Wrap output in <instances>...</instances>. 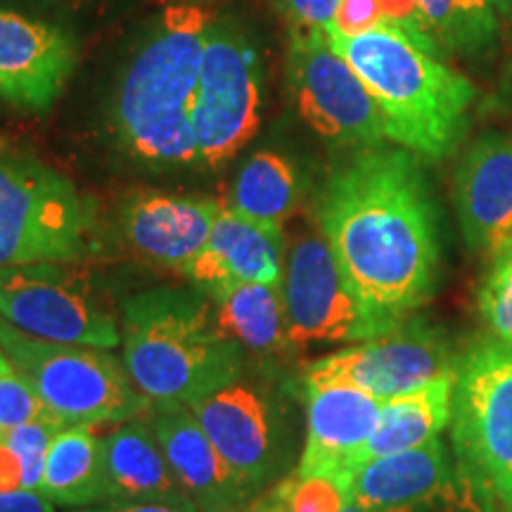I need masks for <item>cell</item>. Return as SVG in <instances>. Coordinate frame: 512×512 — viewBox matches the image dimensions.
<instances>
[{
    "instance_id": "1",
    "label": "cell",
    "mask_w": 512,
    "mask_h": 512,
    "mask_svg": "<svg viewBox=\"0 0 512 512\" xmlns=\"http://www.w3.org/2000/svg\"><path fill=\"white\" fill-rule=\"evenodd\" d=\"M316 219L375 335L413 318L434 294L439 211L422 159L411 150H358L325 178Z\"/></svg>"
},
{
    "instance_id": "2",
    "label": "cell",
    "mask_w": 512,
    "mask_h": 512,
    "mask_svg": "<svg viewBox=\"0 0 512 512\" xmlns=\"http://www.w3.org/2000/svg\"><path fill=\"white\" fill-rule=\"evenodd\" d=\"M328 38L373 95L387 140L422 162H444L465 143L479 93L444 57L422 50L389 22L358 36Z\"/></svg>"
},
{
    "instance_id": "3",
    "label": "cell",
    "mask_w": 512,
    "mask_h": 512,
    "mask_svg": "<svg viewBox=\"0 0 512 512\" xmlns=\"http://www.w3.org/2000/svg\"><path fill=\"white\" fill-rule=\"evenodd\" d=\"M124 366L150 403H183L214 392L247 366V351L216 323L202 290L157 287L124 304Z\"/></svg>"
},
{
    "instance_id": "4",
    "label": "cell",
    "mask_w": 512,
    "mask_h": 512,
    "mask_svg": "<svg viewBox=\"0 0 512 512\" xmlns=\"http://www.w3.org/2000/svg\"><path fill=\"white\" fill-rule=\"evenodd\" d=\"M209 24L211 17L200 5H169L128 64L112 119L121 147L140 162H197L192 100Z\"/></svg>"
},
{
    "instance_id": "5",
    "label": "cell",
    "mask_w": 512,
    "mask_h": 512,
    "mask_svg": "<svg viewBox=\"0 0 512 512\" xmlns=\"http://www.w3.org/2000/svg\"><path fill=\"white\" fill-rule=\"evenodd\" d=\"M453 456L484 512H512V349L494 337L458 356Z\"/></svg>"
},
{
    "instance_id": "6",
    "label": "cell",
    "mask_w": 512,
    "mask_h": 512,
    "mask_svg": "<svg viewBox=\"0 0 512 512\" xmlns=\"http://www.w3.org/2000/svg\"><path fill=\"white\" fill-rule=\"evenodd\" d=\"M0 349L62 425H121L150 411L110 349L31 337L0 318Z\"/></svg>"
},
{
    "instance_id": "7",
    "label": "cell",
    "mask_w": 512,
    "mask_h": 512,
    "mask_svg": "<svg viewBox=\"0 0 512 512\" xmlns=\"http://www.w3.org/2000/svg\"><path fill=\"white\" fill-rule=\"evenodd\" d=\"M283 382L264 366H245L214 392L188 403L226 463L256 496L290 467L294 422Z\"/></svg>"
},
{
    "instance_id": "8",
    "label": "cell",
    "mask_w": 512,
    "mask_h": 512,
    "mask_svg": "<svg viewBox=\"0 0 512 512\" xmlns=\"http://www.w3.org/2000/svg\"><path fill=\"white\" fill-rule=\"evenodd\" d=\"M261 124V60L247 36L211 19L192 100L197 162L228 164Z\"/></svg>"
},
{
    "instance_id": "9",
    "label": "cell",
    "mask_w": 512,
    "mask_h": 512,
    "mask_svg": "<svg viewBox=\"0 0 512 512\" xmlns=\"http://www.w3.org/2000/svg\"><path fill=\"white\" fill-rule=\"evenodd\" d=\"M285 72L299 117L316 136L358 150L387 143L377 102L328 34L292 27Z\"/></svg>"
},
{
    "instance_id": "10",
    "label": "cell",
    "mask_w": 512,
    "mask_h": 512,
    "mask_svg": "<svg viewBox=\"0 0 512 512\" xmlns=\"http://www.w3.org/2000/svg\"><path fill=\"white\" fill-rule=\"evenodd\" d=\"M458 354L446 332L425 318H408L384 335L311 363L304 389L354 387L377 401L394 399L453 373Z\"/></svg>"
},
{
    "instance_id": "11",
    "label": "cell",
    "mask_w": 512,
    "mask_h": 512,
    "mask_svg": "<svg viewBox=\"0 0 512 512\" xmlns=\"http://www.w3.org/2000/svg\"><path fill=\"white\" fill-rule=\"evenodd\" d=\"M0 318L46 342L95 349L121 342L112 311L60 264L0 268Z\"/></svg>"
},
{
    "instance_id": "12",
    "label": "cell",
    "mask_w": 512,
    "mask_h": 512,
    "mask_svg": "<svg viewBox=\"0 0 512 512\" xmlns=\"http://www.w3.org/2000/svg\"><path fill=\"white\" fill-rule=\"evenodd\" d=\"M280 290L290 349L377 337L323 235H304L290 247Z\"/></svg>"
},
{
    "instance_id": "13",
    "label": "cell",
    "mask_w": 512,
    "mask_h": 512,
    "mask_svg": "<svg viewBox=\"0 0 512 512\" xmlns=\"http://www.w3.org/2000/svg\"><path fill=\"white\" fill-rule=\"evenodd\" d=\"M349 505L366 512H484L439 437L366 460L344 479Z\"/></svg>"
},
{
    "instance_id": "14",
    "label": "cell",
    "mask_w": 512,
    "mask_h": 512,
    "mask_svg": "<svg viewBox=\"0 0 512 512\" xmlns=\"http://www.w3.org/2000/svg\"><path fill=\"white\" fill-rule=\"evenodd\" d=\"M76 46L60 27L0 8V100L46 112L76 69Z\"/></svg>"
},
{
    "instance_id": "15",
    "label": "cell",
    "mask_w": 512,
    "mask_h": 512,
    "mask_svg": "<svg viewBox=\"0 0 512 512\" xmlns=\"http://www.w3.org/2000/svg\"><path fill=\"white\" fill-rule=\"evenodd\" d=\"M150 422L164 456L197 512H245L252 489L226 463L183 403H152Z\"/></svg>"
},
{
    "instance_id": "16",
    "label": "cell",
    "mask_w": 512,
    "mask_h": 512,
    "mask_svg": "<svg viewBox=\"0 0 512 512\" xmlns=\"http://www.w3.org/2000/svg\"><path fill=\"white\" fill-rule=\"evenodd\" d=\"M95 209L76 185L27 152L0 147V233L64 230L91 235Z\"/></svg>"
},
{
    "instance_id": "17",
    "label": "cell",
    "mask_w": 512,
    "mask_h": 512,
    "mask_svg": "<svg viewBox=\"0 0 512 512\" xmlns=\"http://www.w3.org/2000/svg\"><path fill=\"white\" fill-rule=\"evenodd\" d=\"M465 245L491 254L512 238V138L484 133L467 145L453 176Z\"/></svg>"
},
{
    "instance_id": "18",
    "label": "cell",
    "mask_w": 512,
    "mask_h": 512,
    "mask_svg": "<svg viewBox=\"0 0 512 512\" xmlns=\"http://www.w3.org/2000/svg\"><path fill=\"white\" fill-rule=\"evenodd\" d=\"M306 392V439L297 475L344 482L373 437L382 401L354 387Z\"/></svg>"
},
{
    "instance_id": "19",
    "label": "cell",
    "mask_w": 512,
    "mask_h": 512,
    "mask_svg": "<svg viewBox=\"0 0 512 512\" xmlns=\"http://www.w3.org/2000/svg\"><path fill=\"white\" fill-rule=\"evenodd\" d=\"M219 211L214 197L138 192L121 204V228L140 254L183 273L207 245Z\"/></svg>"
},
{
    "instance_id": "20",
    "label": "cell",
    "mask_w": 512,
    "mask_h": 512,
    "mask_svg": "<svg viewBox=\"0 0 512 512\" xmlns=\"http://www.w3.org/2000/svg\"><path fill=\"white\" fill-rule=\"evenodd\" d=\"M285 254L283 228H264L221 207L207 245L183 273L202 292L233 283L283 285Z\"/></svg>"
},
{
    "instance_id": "21",
    "label": "cell",
    "mask_w": 512,
    "mask_h": 512,
    "mask_svg": "<svg viewBox=\"0 0 512 512\" xmlns=\"http://www.w3.org/2000/svg\"><path fill=\"white\" fill-rule=\"evenodd\" d=\"M147 415V413H145ZM107 503H159L174 508H195L183 491L164 448L159 444L150 415L131 418L105 437Z\"/></svg>"
},
{
    "instance_id": "22",
    "label": "cell",
    "mask_w": 512,
    "mask_h": 512,
    "mask_svg": "<svg viewBox=\"0 0 512 512\" xmlns=\"http://www.w3.org/2000/svg\"><path fill=\"white\" fill-rule=\"evenodd\" d=\"M38 494L57 508L72 510L110 501L105 437L91 425L62 427L48 451Z\"/></svg>"
},
{
    "instance_id": "23",
    "label": "cell",
    "mask_w": 512,
    "mask_h": 512,
    "mask_svg": "<svg viewBox=\"0 0 512 512\" xmlns=\"http://www.w3.org/2000/svg\"><path fill=\"white\" fill-rule=\"evenodd\" d=\"M453 380H456V370L422 384L413 392L382 401L377 427L368 444L363 446L356 467L366 460L411 451L437 439L451 425Z\"/></svg>"
},
{
    "instance_id": "24",
    "label": "cell",
    "mask_w": 512,
    "mask_h": 512,
    "mask_svg": "<svg viewBox=\"0 0 512 512\" xmlns=\"http://www.w3.org/2000/svg\"><path fill=\"white\" fill-rule=\"evenodd\" d=\"M204 294L214 304L219 328L247 354L266 358L290 351L280 285L233 283Z\"/></svg>"
},
{
    "instance_id": "25",
    "label": "cell",
    "mask_w": 512,
    "mask_h": 512,
    "mask_svg": "<svg viewBox=\"0 0 512 512\" xmlns=\"http://www.w3.org/2000/svg\"><path fill=\"white\" fill-rule=\"evenodd\" d=\"M302 185L290 159L278 152H256L242 164L228 209L264 228H283L299 204Z\"/></svg>"
},
{
    "instance_id": "26",
    "label": "cell",
    "mask_w": 512,
    "mask_h": 512,
    "mask_svg": "<svg viewBox=\"0 0 512 512\" xmlns=\"http://www.w3.org/2000/svg\"><path fill=\"white\" fill-rule=\"evenodd\" d=\"M427 27L444 53L482 62L501 43V17L479 0H418Z\"/></svg>"
},
{
    "instance_id": "27",
    "label": "cell",
    "mask_w": 512,
    "mask_h": 512,
    "mask_svg": "<svg viewBox=\"0 0 512 512\" xmlns=\"http://www.w3.org/2000/svg\"><path fill=\"white\" fill-rule=\"evenodd\" d=\"M479 316L496 342L512 349V238L491 252L477 292Z\"/></svg>"
},
{
    "instance_id": "28",
    "label": "cell",
    "mask_w": 512,
    "mask_h": 512,
    "mask_svg": "<svg viewBox=\"0 0 512 512\" xmlns=\"http://www.w3.org/2000/svg\"><path fill=\"white\" fill-rule=\"evenodd\" d=\"M280 512H342L347 508V489L330 477L287 475L268 486Z\"/></svg>"
},
{
    "instance_id": "29",
    "label": "cell",
    "mask_w": 512,
    "mask_h": 512,
    "mask_svg": "<svg viewBox=\"0 0 512 512\" xmlns=\"http://www.w3.org/2000/svg\"><path fill=\"white\" fill-rule=\"evenodd\" d=\"M60 420L46 418V420H34L27 422V425L17 427V430L8 432L3 437L5 444H8L12 451L17 453L19 460H22V486L29 491L41 489L43 470H46L48 451L53 446L57 432L62 430Z\"/></svg>"
},
{
    "instance_id": "30",
    "label": "cell",
    "mask_w": 512,
    "mask_h": 512,
    "mask_svg": "<svg viewBox=\"0 0 512 512\" xmlns=\"http://www.w3.org/2000/svg\"><path fill=\"white\" fill-rule=\"evenodd\" d=\"M46 418H55V415L43 406L34 387L17 370L0 377V441L17 427Z\"/></svg>"
},
{
    "instance_id": "31",
    "label": "cell",
    "mask_w": 512,
    "mask_h": 512,
    "mask_svg": "<svg viewBox=\"0 0 512 512\" xmlns=\"http://www.w3.org/2000/svg\"><path fill=\"white\" fill-rule=\"evenodd\" d=\"M283 8L294 29L330 34L335 27L339 0H283Z\"/></svg>"
},
{
    "instance_id": "32",
    "label": "cell",
    "mask_w": 512,
    "mask_h": 512,
    "mask_svg": "<svg viewBox=\"0 0 512 512\" xmlns=\"http://www.w3.org/2000/svg\"><path fill=\"white\" fill-rule=\"evenodd\" d=\"M384 22L377 0H339L335 27L330 34L358 36Z\"/></svg>"
},
{
    "instance_id": "33",
    "label": "cell",
    "mask_w": 512,
    "mask_h": 512,
    "mask_svg": "<svg viewBox=\"0 0 512 512\" xmlns=\"http://www.w3.org/2000/svg\"><path fill=\"white\" fill-rule=\"evenodd\" d=\"M57 505L38 491L15 489L0 491V512H55Z\"/></svg>"
},
{
    "instance_id": "34",
    "label": "cell",
    "mask_w": 512,
    "mask_h": 512,
    "mask_svg": "<svg viewBox=\"0 0 512 512\" xmlns=\"http://www.w3.org/2000/svg\"><path fill=\"white\" fill-rule=\"evenodd\" d=\"M22 475V460L5 441H0V491L24 489Z\"/></svg>"
},
{
    "instance_id": "35",
    "label": "cell",
    "mask_w": 512,
    "mask_h": 512,
    "mask_svg": "<svg viewBox=\"0 0 512 512\" xmlns=\"http://www.w3.org/2000/svg\"><path fill=\"white\" fill-rule=\"evenodd\" d=\"M72 512H197L195 508H174V505L159 503H102Z\"/></svg>"
},
{
    "instance_id": "36",
    "label": "cell",
    "mask_w": 512,
    "mask_h": 512,
    "mask_svg": "<svg viewBox=\"0 0 512 512\" xmlns=\"http://www.w3.org/2000/svg\"><path fill=\"white\" fill-rule=\"evenodd\" d=\"M491 107L512 117V55L508 57V62H505L501 81H498L494 98H491Z\"/></svg>"
},
{
    "instance_id": "37",
    "label": "cell",
    "mask_w": 512,
    "mask_h": 512,
    "mask_svg": "<svg viewBox=\"0 0 512 512\" xmlns=\"http://www.w3.org/2000/svg\"><path fill=\"white\" fill-rule=\"evenodd\" d=\"M479 3L489 5V8L494 10L498 17H501V22L503 19L512 17V0H479Z\"/></svg>"
},
{
    "instance_id": "38",
    "label": "cell",
    "mask_w": 512,
    "mask_h": 512,
    "mask_svg": "<svg viewBox=\"0 0 512 512\" xmlns=\"http://www.w3.org/2000/svg\"><path fill=\"white\" fill-rule=\"evenodd\" d=\"M12 370H15V368H12L10 358L3 354V349H0V377H3V375H8V373H12Z\"/></svg>"
},
{
    "instance_id": "39",
    "label": "cell",
    "mask_w": 512,
    "mask_h": 512,
    "mask_svg": "<svg viewBox=\"0 0 512 512\" xmlns=\"http://www.w3.org/2000/svg\"><path fill=\"white\" fill-rule=\"evenodd\" d=\"M342 512H366V510H361V508H356V505H347V508H344Z\"/></svg>"
}]
</instances>
